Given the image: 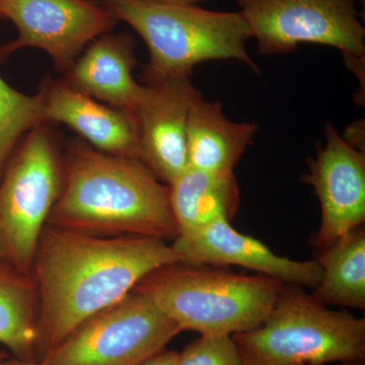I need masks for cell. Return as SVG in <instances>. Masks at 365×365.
<instances>
[{"mask_svg": "<svg viewBox=\"0 0 365 365\" xmlns=\"http://www.w3.org/2000/svg\"><path fill=\"white\" fill-rule=\"evenodd\" d=\"M173 263L176 256L163 240L46 225L31 273L39 299V361L91 317L133 292L148 274Z\"/></svg>", "mask_w": 365, "mask_h": 365, "instance_id": "obj_1", "label": "cell"}, {"mask_svg": "<svg viewBox=\"0 0 365 365\" xmlns=\"http://www.w3.org/2000/svg\"><path fill=\"white\" fill-rule=\"evenodd\" d=\"M245 365H325L365 359V319L284 284L266 321L232 335Z\"/></svg>", "mask_w": 365, "mask_h": 365, "instance_id": "obj_5", "label": "cell"}, {"mask_svg": "<svg viewBox=\"0 0 365 365\" xmlns=\"http://www.w3.org/2000/svg\"><path fill=\"white\" fill-rule=\"evenodd\" d=\"M283 287L260 274L173 263L148 274L133 290L150 299L182 331L232 336L260 327Z\"/></svg>", "mask_w": 365, "mask_h": 365, "instance_id": "obj_4", "label": "cell"}, {"mask_svg": "<svg viewBox=\"0 0 365 365\" xmlns=\"http://www.w3.org/2000/svg\"><path fill=\"white\" fill-rule=\"evenodd\" d=\"M39 299L32 274L21 273L9 261L0 265V344L14 359L38 362Z\"/></svg>", "mask_w": 365, "mask_h": 365, "instance_id": "obj_17", "label": "cell"}, {"mask_svg": "<svg viewBox=\"0 0 365 365\" xmlns=\"http://www.w3.org/2000/svg\"><path fill=\"white\" fill-rule=\"evenodd\" d=\"M7 261H9V258H7L6 245H4L1 235H0V265H1V264L6 263Z\"/></svg>", "mask_w": 365, "mask_h": 365, "instance_id": "obj_23", "label": "cell"}, {"mask_svg": "<svg viewBox=\"0 0 365 365\" xmlns=\"http://www.w3.org/2000/svg\"><path fill=\"white\" fill-rule=\"evenodd\" d=\"M323 269L312 294L325 306L365 309V227H355L321 250L316 259Z\"/></svg>", "mask_w": 365, "mask_h": 365, "instance_id": "obj_18", "label": "cell"}, {"mask_svg": "<svg viewBox=\"0 0 365 365\" xmlns=\"http://www.w3.org/2000/svg\"><path fill=\"white\" fill-rule=\"evenodd\" d=\"M64 186L63 153L51 124L21 139L0 180V235L9 263L32 273L36 252Z\"/></svg>", "mask_w": 365, "mask_h": 365, "instance_id": "obj_6", "label": "cell"}, {"mask_svg": "<svg viewBox=\"0 0 365 365\" xmlns=\"http://www.w3.org/2000/svg\"><path fill=\"white\" fill-rule=\"evenodd\" d=\"M169 186L170 204L179 234L217 222H232L241 202L234 173L187 169Z\"/></svg>", "mask_w": 365, "mask_h": 365, "instance_id": "obj_16", "label": "cell"}, {"mask_svg": "<svg viewBox=\"0 0 365 365\" xmlns=\"http://www.w3.org/2000/svg\"><path fill=\"white\" fill-rule=\"evenodd\" d=\"M177 263L189 265H237L288 285L316 288L323 275L317 260L278 256L265 244L237 232L227 220H217L177 235L170 245Z\"/></svg>", "mask_w": 365, "mask_h": 365, "instance_id": "obj_11", "label": "cell"}, {"mask_svg": "<svg viewBox=\"0 0 365 365\" xmlns=\"http://www.w3.org/2000/svg\"><path fill=\"white\" fill-rule=\"evenodd\" d=\"M182 332L150 299L131 292L91 317L44 359L42 365H138Z\"/></svg>", "mask_w": 365, "mask_h": 365, "instance_id": "obj_7", "label": "cell"}, {"mask_svg": "<svg viewBox=\"0 0 365 365\" xmlns=\"http://www.w3.org/2000/svg\"><path fill=\"white\" fill-rule=\"evenodd\" d=\"M134 51L135 41L130 34H105L81 52L64 81L98 102L134 113L148 91V86L133 78Z\"/></svg>", "mask_w": 365, "mask_h": 365, "instance_id": "obj_14", "label": "cell"}, {"mask_svg": "<svg viewBox=\"0 0 365 365\" xmlns=\"http://www.w3.org/2000/svg\"><path fill=\"white\" fill-rule=\"evenodd\" d=\"M103 2L118 21L128 24L145 43L150 53L143 71L146 86L190 78L194 67L211 60H235L260 72L247 51L252 33L241 11L138 0Z\"/></svg>", "mask_w": 365, "mask_h": 365, "instance_id": "obj_3", "label": "cell"}, {"mask_svg": "<svg viewBox=\"0 0 365 365\" xmlns=\"http://www.w3.org/2000/svg\"><path fill=\"white\" fill-rule=\"evenodd\" d=\"M325 133L326 143L304 176L321 205V223L312 239L319 251L365 222L364 151L346 141L332 124H327Z\"/></svg>", "mask_w": 365, "mask_h": 365, "instance_id": "obj_10", "label": "cell"}, {"mask_svg": "<svg viewBox=\"0 0 365 365\" xmlns=\"http://www.w3.org/2000/svg\"><path fill=\"white\" fill-rule=\"evenodd\" d=\"M39 93L47 123L66 125L91 148L107 155L140 160L134 113L98 102L64 78L47 79Z\"/></svg>", "mask_w": 365, "mask_h": 365, "instance_id": "obj_13", "label": "cell"}, {"mask_svg": "<svg viewBox=\"0 0 365 365\" xmlns=\"http://www.w3.org/2000/svg\"><path fill=\"white\" fill-rule=\"evenodd\" d=\"M138 1L163 4H198L199 2L205 1V0H138Z\"/></svg>", "mask_w": 365, "mask_h": 365, "instance_id": "obj_22", "label": "cell"}, {"mask_svg": "<svg viewBox=\"0 0 365 365\" xmlns=\"http://www.w3.org/2000/svg\"><path fill=\"white\" fill-rule=\"evenodd\" d=\"M177 365H245L230 335H201L178 355Z\"/></svg>", "mask_w": 365, "mask_h": 365, "instance_id": "obj_20", "label": "cell"}, {"mask_svg": "<svg viewBox=\"0 0 365 365\" xmlns=\"http://www.w3.org/2000/svg\"><path fill=\"white\" fill-rule=\"evenodd\" d=\"M179 352L163 349L138 365H177Z\"/></svg>", "mask_w": 365, "mask_h": 365, "instance_id": "obj_21", "label": "cell"}, {"mask_svg": "<svg viewBox=\"0 0 365 365\" xmlns=\"http://www.w3.org/2000/svg\"><path fill=\"white\" fill-rule=\"evenodd\" d=\"M0 19L13 21L19 32L16 39L0 46V61L23 48H37L64 73L86 46L119 21L91 0H0Z\"/></svg>", "mask_w": 365, "mask_h": 365, "instance_id": "obj_9", "label": "cell"}, {"mask_svg": "<svg viewBox=\"0 0 365 365\" xmlns=\"http://www.w3.org/2000/svg\"><path fill=\"white\" fill-rule=\"evenodd\" d=\"M43 123L47 121L40 93L25 95L0 78V180L21 139Z\"/></svg>", "mask_w": 365, "mask_h": 365, "instance_id": "obj_19", "label": "cell"}, {"mask_svg": "<svg viewBox=\"0 0 365 365\" xmlns=\"http://www.w3.org/2000/svg\"><path fill=\"white\" fill-rule=\"evenodd\" d=\"M201 95L190 78L167 79L148 86L145 97L134 112L140 160L165 185L174 182L189 168V112Z\"/></svg>", "mask_w": 365, "mask_h": 365, "instance_id": "obj_12", "label": "cell"}, {"mask_svg": "<svg viewBox=\"0 0 365 365\" xmlns=\"http://www.w3.org/2000/svg\"><path fill=\"white\" fill-rule=\"evenodd\" d=\"M6 359V354L4 352H0V365H4V360Z\"/></svg>", "mask_w": 365, "mask_h": 365, "instance_id": "obj_26", "label": "cell"}, {"mask_svg": "<svg viewBox=\"0 0 365 365\" xmlns=\"http://www.w3.org/2000/svg\"><path fill=\"white\" fill-rule=\"evenodd\" d=\"M359 0H237L263 55L295 51L300 44L330 46L343 56H365Z\"/></svg>", "mask_w": 365, "mask_h": 365, "instance_id": "obj_8", "label": "cell"}, {"mask_svg": "<svg viewBox=\"0 0 365 365\" xmlns=\"http://www.w3.org/2000/svg\"><path fill=\"white\" fill-rule=\"evenodd\" d=\"M4 365H42L40 362H26L21 361V360H19L16 359H6L4 360Z\"/></svg>", "mask_w": 365, "mask_h": 365, "instance_id": "obj_24", "label": "cell"}, {"mask_svg": "<svg viewBox=\"0 0 365 365\" xmlns=\"http://www.w3.org/2000/svg\"><path fill=\"white\" fill-rule=\"evenodd\" d=\"M340 365H364V360H361V361L343 362Z\"/></svg>", "mask_w": 365, "mask_h": 365, "instance_id": "obj_25", "label": "cell"}, {"mask_svg": "<svg viewBox=\"0 0 365 365\" xmlns=\"http://www.w3.org/2000/svg\"><path fill=\"white\" fill-rule=\"evenodd\" d=\"M258 130L257 124L228 119L222 103L199 96L190 109L187 128L190 169L234 173Z\"/></svg>", "mask_w": 365, "mask_h": 365, "instance_id": "obj_15", "label": "cell"}, {"mask_svg": "<svg viewBox=\"0 0 365 365\" xmlns=\"http://www.w3.org/2000/svg\"><path fill=\"white\" fill-rule=\"evenodd\" d=\"M63 165V190L48 225L103 237L176 239L169 186L143 160L107 155L74 138Z\"/></svg>", "mask_w": 365, "mask_h": 365, "instance_id": "obj_2", "label": "cell"}]
</instances>
